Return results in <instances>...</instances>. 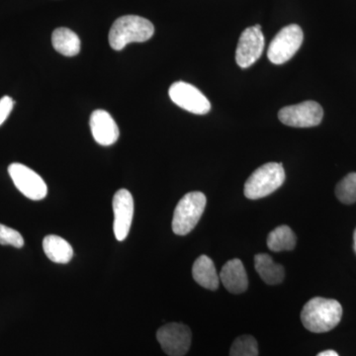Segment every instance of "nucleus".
Wrapping results in <instances>:
<instances>
[{
	"label": "nucleus",
	"mask_w": 356,
	"mask_h": 356,
	"mask_svg": "<svg viewBox=\"0 0 356 356\" xmlns=\"http://www.w3.org/2000/svg\"><path fill=\"white\" fill-rule=\"evenodd\" d=\"M91 133L96 143L102 146L108 147L115 144L119 139L118 125L111 115L105 110L98 109L92 112L89 120Z\"/></svg>",
	"instance_id": "f8f14e48"
},
{
	"label": "nucleus",
	"mask_w": 356,
	"mask_h": 356,
	"mask_svg": "<svg viewBox=\"0 0 356 356\" xmlns=\"http://www.w3.org/2000/svg\"><path fill=\"white\" fill-rule=\"evenodd\" d=\"M229 356H259V346L254 337H238L232 344Z\"/></svg>",
	"instance_id": "aec40b11"
},
{
	"label": "nucleus",
	"mask_w": 356,
	"mask_h": 356,
	"mask_svg": "<svg viewBox=\"0 0 356 356\" xmlns=\"http://www.w3.org/2000/svg\"><path fill=\"white\" fill-rule=\"evenodd\" d=\"M317 356H339L334 350H325L323 353H318Z\"/></svg>",
	"instance_id": "5701e85b"
},
{
	"label": "nucleus",
	"mask_w": 356,
	"mask_h": 356,
	"mask_svg": "<svg viewBox=\"0 0 356 356\" xmlns=\"http://www.w3.org/2000/svg\"><path fill=\"white\" fill-rule=\"evenodd\" d=\"M324 117V110L315 102H304L280 110L278 118L284 125L294 128L318 126Z\"/></svg>",
	"instance_id": "423d86ee"
},
{
	"label": "nucleus",
	"mask_w": 356,
	"mask_h": 356,
	"mask_svg": "<svg viewBox=\"0 0 356 356\" xmlns=\"http://www.w3.org/2000/svg\"><path fill=\"white\" fill-rule=\"evenodd\" d=\"M0 245L21 248L24 245V238L16 229L0 224Z\"/></svg>",
	"instance_id": "412c9836"
},
{
	"label": "nucleus",
	"mask_w": 356,
	"mask_h": 356,
	"mask_svg": "<svg viewBox=\"0 0 356 356\" xmlns=\"http://www.w3.org/2000/svg\"><path fill=\"white\" fill-rule=\"evenodd\" d=\"M43 248L49 259L56 264H69L74 257V250L70 243L58 236H44Z\"/></svg>",
	"instance_id": "dca6fc26"
},
{
	"label": "nucleus",
	"mask_w": 356,
	"mask_h": 356,
	"mask_svg": "<svg viewBox=\"0 0 356 356\" xmlns=\"http://www.w3.org/2000/svg\"><path fill=\"white\" fill-rule=\"evenodd\" d=\"M168 95L175 104L191 113L205 115L211 110L208 98L191 83L177 81L170 86Z\"/></svg>",
	"instance_id": "1a4fd4ad"
},
{
	"label": "nucleus",
	"mask_w": 356,
	"mask_h": 356,
	"mask_svg": "<svg viewBox=\"0 0 356 356\" xmlns=\"http://www.w3.org/2000/svg\"><path fill=\"white\" fill-rule=\"evenodd\" d=\"M297 238L294 232L288 226L277 227L268 235L267 247L273 252L292 250L296 247Z\"/></svg>",
	"instance_id": "a211bd4d"
},
{
	"label": "nucleus",
	"mask_w": 356,
	"mask_h": 356,
	"mask_svg": "<svg viewBox=\"0 0 356 356\" xmlns=\"http://www.w3.org/2000/svg\"><path fill=\"white\" fill-rule=\"evenodd\" d=\"M191 331L186 325L170 323L156 332L161 348L170 356H184L191 346Z\"/></svg>",
	"instance_id": "6e6552de"
},
{
	"label": "nucleus",
	"mask_w": 356,
	"mask_h": 356,
	"mask_svg": "<svg viewBox=\"0 0 356 356\" xmlns=\"http://www.w3.org/2000/svg\"><path fill=\"white\" fill-rule=\"evenodd\" d=\"M14 102L9 96H4L0 99V126L6 121L9 114L13 111Z\"/></svg>",
	"instance_id": "4be33fe9"
},
{
	"label": "nucleus",
	"mask_w": 356,
	"mask_h": 356,
	"mask_svg": "<svg viewBox=\"0 0 356 356\" xmlns=\"http://www.w3.org/2000/svg\"><path fill=\"white\" fill-rule=\"evenodd\" d=\"M264 36L259 24L247 28L241 35L236 51V60L238 67L248 69L261 57L264 51Z\"/></svg>",
	"instance_id": "9d476101"
},
{
	"label": "nucleus",
	"mask_w": 356,
	"mask_h": 356,
	"mask_svg": "<svg viewBox=\"0 0 356 356\" xmlns=\"http://www.w3.org/2000/svg\"><path fill=\"white\" fill-rule=\"evenodd\" d=\"M343 317V307L334 299L316 297L307 302L301 312L302 324L308 331L323 334L332 331Z\"/></svg>",
	"instance_id": "f257e3e1"
},
{
	"label": "nucleus",
	"mask_w": 356,
	"mask_h": 356,
	"mask_svg": "<svg viewBox=\"0 0 356 356\" xmlns=\"http://www.w3.org/2000/svg\"><path fill=\"white\" fill-rule=\"evenodd\" d=\"M303 39V31L299 25L291 24L282 28L269 44L267 58L274 65L285 64L301 48Z\"/></svg>",
	"instance_id": "39448f33"
},
{
	"label": "nucleus",
	"mask_w": 356,
	"mask_h": 356,
	"mask_svg": "<svg viewBox=\"0 0 356 356\" xmlns=\"http://www.w3.org/2000/svg\"><path fill=\"white\" fill-rule=\"evenodd\" d=\"M154 27L151 21L137 15L118 18L109 32V44L115 51H121L130 43H142L153 37Z\"/></svg>",
	"instance_id": "f03ea898"
},
{
	"label": "nucleus",
	"mask_w": 356,
	"mask_h": 356,
	"mask_svg": "<svg viewBox=\"0 0 356 356\" xmlns=\"http://www.w3.org/2000/svg\"><path fill=\"white\" fill-rule=\"evenodd\" d=\"M285 178L286 175H285L282 163H266L259 166L248 178L243 193L245 197L250 200L266 197L282 186Z\"/></svg>",
	"instance_id": "7ed1b4c3"
},
{
	"label": "nucleus",
	"mask_w": 356,
	"mask_h": 356,
	"mask_svg": "<svg viewBox=\"0 0 356 356\" xmlns=\"http://www.w3.org/2000/svg\"><path fill=\"white\" fill-rule=\"evenodd\" d=\"M113 229L117 241L126 240L130 232L134 216V199L127 189H120L113 197Z\"/></svg>",
	"instance_id": "9b49d317"
},
{
	"label": "nucleus",
	"mask_w": 356,
	"mask_h": 356,
	"mask_svg": "<svg viewBox=\"0 0 356 356\" xmlns=\"http://www.w3.org/2000/svg\"><path fill=\"white\" fill-rule=\"evenodd\" d=\"M353 242H355V245H353V248H355V252L356 254V229H355V233H353Z\"/></svg>",
	"instance_id": "b1692460"
},
{
	"label": "nucleus",
	"mask_w": 356,
	"mask_h": 356,
	"mask_svg": "<svg viewBox=\"0 0 356 356\" xmlns=\"http://www.w3.org/2000/svg\"><path fill=\"white\" fill-rule=\"evenodd\" d=\"M194 280L200 286L209 290H216L219 287L220 277L218 275L214 262L207 255H201L192 267Z\"/></svg>",
	"instance_id": "4468645a"
},
{
	"label": "nucleus",
	"mask_w": 356,
	"mask_h": 356,
	"mask_svg": "<svg viewBox=\"0 0 356 356\" xmlns=\"http://www.w3.org/2000/svg\"><path fill=\"white\" fill-rule=\"evenodd\" d=\"M8 173L18 191L31 200L39 201L46 197L48 187L43 178L22 163H11Z\"/></svg>",
	"instance_id": "0eeeda50"
},
{
	"label": "nucleus",
	"mask_w": 356,
	"mask_h": 356,
	"mask_svg": "<svg viewBox=\"0 0 356 356\" xmlns=\"http://www.w3.org/2000/svg\"><path fill=\"white\" fill-rule=\"evenodd\" d=\"M254 266L255 270L266 284L277 285L284 280V267L281 264H275L270 255L266 254L255 255Z\"/></svg>",
	"instance_id": "2eb2a0df"
},
{
	"label": "nucleus",
	"mask_w": 356,
	"mask_h": 356,
	"mask_svg": "<svg viewBox=\"0 0 356 356\" xmlns=\"http://www.w3.org/2000/svg\"><path fill=\"white\" fill-rule=\"evenodd\" d=\"M220 280L229 293L241 294L248 289V280L247 271L240 259L229 261L222 266Z\"/></svg>",
	"instance_id": "ddd939ff"
},
{
	"label": "nucleus",
	"mask_w": 356,
	"mask_h": 356,
	"mask_svg": "<svg viewBox=\"0 0 356 356\" xmlns=\"http://www.w3.org/2000/svg\"><path fill=\"white\" fill-rule=\"evenodd\" d=\"M207 204L202 192H189L180 199L173 213L172 231L175 235L185 236L191 233L200 221Z\"/></svg>",
	"instance_id": "20e7f679"
},
{
	"label": "nucleus",
	"mask_w": 356,
	"mask_h": 356,
	"mask_svg": "<svg viewBox=\"0 0 356 356\" xmlns=\"http://www.w3.org/2000/svg\"><path fill=\"white\" fill-rule=\"evenodd\" d=\"M51 43L58 53L65 57H74L81 51V39L67 28H58L51 35Z\"/></svg>",
	"instance_id": "f3484780"
},
{
	"label": "nucleus",
	"mask_w": 356,
	"mask_h": 356,
	"mask_svg": "<svg viewBox=\"0 0 356 356\" xmlns=\"http://www.w3.org/2000/svg\"><path fill=\"white\" fill-rule=\"evenodd\" d=\"M336 195L341 203L346 205L356 202V172L348 173L337 184Z\"/></svg>",
	"instance_id": "6ab92c4d"
}]
</instances>
